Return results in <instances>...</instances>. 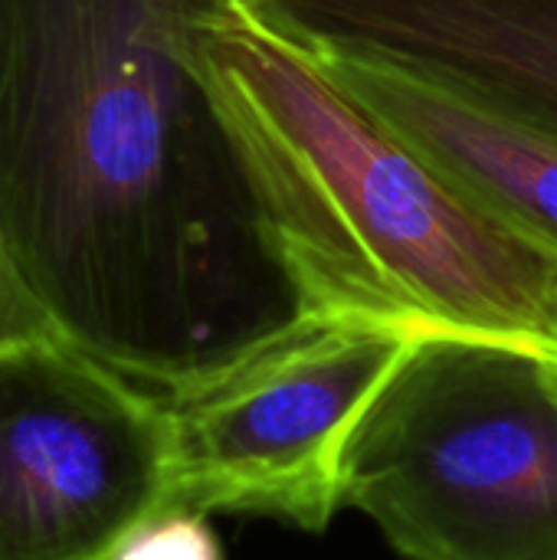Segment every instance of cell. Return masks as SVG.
<instances>
[{
	"mask_svg": "<svg viewBox=\"0 0 557 560\" xmlns=\"http://www.w3.org/2000/svg\"><path fill=\"white\" fill-rule=\"evenodd\" d=\"M243 0H0V233L59 341L194 400L338 325L207 33Z\"/></svg>",
	"mask_w": 557,
	"mask_h": 560,
	"instance_id": "cell-1",
	"label": "cell"
},
{
	"mask_svg": "<svg viewBox=\"0 0 557 560\" xmlns=\"http://www.w3.org/2000/svg\"><path fill=\"white\" fill-rule=\"evenodd\" d=\"M207 49L338 322L469 335L557 361V249L473 197L250 10L213 23Z\"/></svg>",
	"mask_w": 557,
	"mask_h": 560,
	"instance_id": "cell-2",
	"label": "cell"
},
{
	"mask_svg": "<svg viewBox=\"0 0 557 560\" xmlns=\"http://www.w3.org/2000/svg\"><path fill=\"white\" fill-rule=\"evenodd\" d=\"M341 505L404 560H557L555 358L417 335L348 436Z\"/></svg>",
	"mask_w": 557,
	"mask_h": 560,
	"instance_id": "cell-3",
	"label": "cell"
},
{
	"mask_svg": "<svg viewBox=\"0 0 557 560\" xmlns=\"http://www.w3.org/2000/svg\"><path fill=\"white\" fill-rule=\"evenodd\" d=\"M171 509L167 400L56 335L0 351V560H112Z\"/></svg>",
	"mask_w": 557,
	"mask_h": 560,
	"instance_id": "cell-4",
	"label": "cell"
},
{
	"mask_svg": "<svg viewBox=\"0 0 557 560\" xmlns=\"http://www.w3.org/2000/svg\"><path fill=\"white\" fill-rule=\"evenodd\" d=\"M414 338L394 325L338 322L217 390L171 404L174 509L325 532L341 509L348 436Z\"/></svg>",
	"mask_w": 557,
	"mask_h": 560,
	"instance_id": "cell-5",
	"label": "cell"
},
{
	"mask_svg": "<svg viewBox=\"0 0 557 560\" xmlns=\"http://www.w3.org/2000/svg\"><path fill=\"white\" fill-rule=\"evenodd\" d=\"M318 62L473 197L557 249V135L381 66Z\"/></svg>",
	"mask_w": 557,
	"mask_h": 560,
	"instance_id": "cell-6",
	"label": "cell"
},
{
	"mask_svg": "<svg viewBox=\"0 0 557 560\" xmlns=\"http://www.w3.org/2000/svg\"><path fill=\"white\" fill-rule=\"evenodd\" d=\"M112 560H223L207 515L171 509L131 532Z\"/></svg>",
	"mask_w": 557,
	"mask_h": 560,
	"instance_id": "cell-7",
	"label": "cell"
},
{
	"mask_svg": "<svg viewBox=\"0 0 557 560\" xmlns=\"http://www.w3.org/2000/svg\"><path fill=\"white\" fill-rule=\"evenodd\" d=\"M43 335H56V331L43 315V308L36 305V299L30 295L26 282L20 279L0 233V351Z\"/></svg>",
	"mask_w": 557,
	"mask_h": 560,
	"instance_id": "cell-8",
	"label": "cell"
},
{
	"mask_svg": "<svg viewBox=\"0 0 557 560\" xmlns=\"http://www.w3.org/2000/svg\"><path fill=\"white\" fill-rule=\"evenodd\" d=\"M555 377H557V361H555Z\"/></svg>",
	"mask_w": 557,
	"mask_h": 560,
	"instance_id": "cell-9",
	"label": "cell"
}]
</instances>
